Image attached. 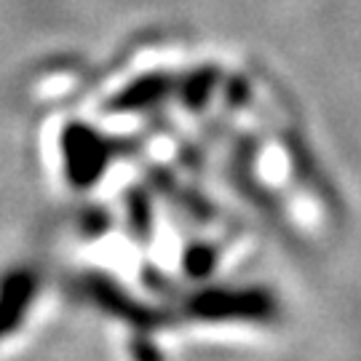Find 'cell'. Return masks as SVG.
Listing matches in <instances>:
<instances>
[{"instance_id": "obj_6", "label": "cell", "mask_w": 361, "mask_h": 361, "mask_svg": "<svg viewBox=\"0 0 361 361\" xmlns=\"http://www.w3.org/2000/svg\"><path fill=\"white\" fill-rule=\"evenodd\" d=\"M126 214H129V228L134 235H150L153 231V207L147 201V195L140 190H131L126 195Z\"/></svg>"}, {"instance_id": "obj_1", "label": "cell", "mask_w": 361, "mask_h": 361, "mask_svg": "<svg viewBox=\"0 0 361 361\" xmlns=\"http://www.w3.org/2000/svg\"><path fill=\"white\" fill-rule=\"evenodd\" d=\"M185 310L201 322H271L279 305L262 286H209L190 295Z\"/></svg>"}, {"instance_id": "obj_7", "label": "cell", "mask_w": 361, "mask_h": 361, "mask_svg": "<svg viewBox=\"0 0 361 361\" xmlns=\"http://www.w3.org/2000/svg\"><path fill=\"white\" fill-rule=\"evenodd\" d=\"M214 262H217V252L212 249V244H193L182 255V265L190 279H207Z\"/></svg>"}, {"instance_id": "obj_5", "label": "cell", "mask_w": 361, "mask_h": 361, "mask_svg": "<svg viewBox=\"0 0 361 361\" xmlns=\"http://www.w3.org/2000/svg\"><path fill=\"white\" fill-rule=\"evenodd\" d=\"M171 94H177V80L169 78L166 73H150V75L131 80L126 89L118 91L107 102V110L110 113H140V110H150L155 104H161Z\"/></svg>"}, {"instance_id": "obj_4", "label": "cell", "mask_w": 361, "mask_h": 361, "mask_svg": "<svg viewBox=\"0 0 361 361\" xmlns=\"http://www.w3.org/2000/svg\"><path fill=\"white\" fill-rule=\"evenodd\" d=\"M38 289V273L27 268H16L0 279V340L13 335L25 324Z\"/></svg>"}, {"instance_id": "obj_2", "label": "cell", "mask_w": 361, "mask_h": 361, "mask_svg": "<svg viewBox=\"0 0 361 361\" xmlns=\"http://www.w3.org/2000/svg\"><path fill=\"white\" fill-rule=\"evenodd\" d=\"M116 155V145L99 129L73 121L62 131V158L67 182L78 190H89L102 177Z\"/></svg>"}, {"instance_id": "obj_3", "label": "cell", "mask_w": 361, "mask_h": 361, "mask_svg": "<svg viewBox=\"0 0 361 361\" xmlns=\"http://www.w3.org/2000/svg\"><path fill=\"white\" fill-rule=\"evenodd\" d=\"M80 292L89 297L97 308H102L104 313H110V316H116V319L131 324L142 332H150L164 322L161 313H155L150 305H145L142 300H137L131 292H126V286H121L104 273H86L80 279Z\"/></svg>"}, {"instance_id": "obj_8", "label": "cell", "mask_w": 361, "mask_h": 361, "mask_svg": "<svg viewBox=\"0 0 361 361\" xmlns=\"http://www.w3.org/2000/svg\"><path fill=\"white\" fill-rule=\"evenodd\" d=\"M134 359L137 361H161L153 345H147L145 340H137V345H134Z\"/></svg>"}]
</instances>
